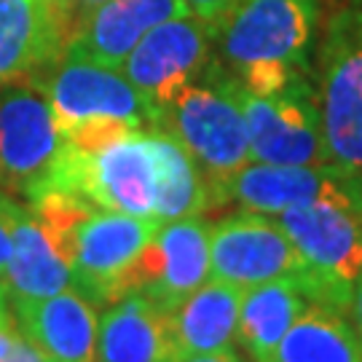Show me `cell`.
<instances>
[{"mask_svg": "<svg viewBox=\"0 0 362 362\" xmlns=\"http://www.w3.org/2000/svg\"><path fill=\"white\" fill-rule=\"evenodd\" d=\"M11 314V298H8V290L0 282V317H8Z\"/></svg>", "mask_w": 362, "mask_h": 362, "instance_id": "obj_32", "label": "cell"}, {"mask_svg": "<svg viewBox=\"0 0 362 362\" xmlns=\"http://www.w3.org/2000/svg\"><path fill=\"white\" fill-rule=\"evenodd\" d=\"M16 196L0 191V282L6 276V266L11 258V209Z\"/></svg>", "mask_w": 362, "mask_h": 362, "instance_id": "obj_23", "label": "cell"}, {"mask_svg": "<svg viewBox=\"0 0 362 362\" xmlns=\"http://www.w3.org/2000/svg\"><path fill=\"white\" fill-rule=\"evenodd\" d=\"M311 298L296 279H274L247 287L239 306L236 349L250 362H274L287 330L309 309Z\"/></svg>", "mask_w": 362, "mask_h": 362, "instance_id": "obj_20", "label": "cell"}, {"mask_svg": "<svg viewBox=\"0 0 362 362\" xmlns=\"http://www.w3.org/2000/svg\"><path fill=\"white\" fill-rule=\"evenodd\" d=\"M153 132L156 161H158V194L156 212L158 223L207 215L209 212V182L199 169L194 156L188 153L167 132Z\"/></svg>", "mask_w": 362, "mask_h": 362, "instance_id": "obj_22", "label": "cell"}, {"mask_svg": "<svg viewBox=\"0 0 362 362\" xmlns=\"http://www.w3.org/2000/svg\"><path fill=\"white\" fill-rule=\"evenodd\" d=\"M46 6L57 13V19L67 27V33H73V25H76V0H46Z\"/></svg>", "mask_w": 362, "mask_h": 362, "instance_id": "obj_27", "label": "cell"}, {"mask_svg": "<svg viewBox=\"0 0 362 362\" xmlns=\"http://www.w3.org/2000/svg\"><path fill=\"white\" fill-rule=\"evenodd\" d=\"M30 207L52 231L73 276V290L94 306L124 296L127 279L158 220L91 207L73 196H43Z\"/></svg>", "mask_w": 362, "mask_h": 362, "instance_id": "obj_2", "label": "cell"}, {"mask_svg": "<svg viewBox=\"0 0 362 362\" xmlns=\"http://www.w3.org/2000/svg\"><path fill=\"white\" fill-rule=\"evenodd\" d=\"M180 357L169 311L143 293H124L103 306L94 362H175Z\"/></svg>", "mask_w": 362, "mask_h": 362, "instance_id": "obj_16", "label": "cell"}, {"mask_svg": "<svg viewBox=\"0 0 362 362\" xmlns=\"http://www.w3.org/2000/svg\"><path fill=\"white\" fill-rule=\"evenodd\" d=\"M215 59V25L194 13L153 27L118 67L156 113Z\"/></svg>", "mask_w": 362, "mask_h": 362, "instance_id": "obj_10", "label": "cell"}, {"mask_svg": "<svg viewBox=\"0 0 362 362\" xmlns=\"http://www.w3.org/2000/svg\"><path fill=\"white\" fill-rule=\"evenodd\" d=\"M33 81L49 100L67 145L97 148L132 132L153 129V110L118 67L76 49L38 70Z\"/></svg>", "mask_w": 362, "mask_h": 362, "instance_id": "obj_3", "label": "cell"}, {"mask_svg": "<svg viewBox=\"0 0 362 362\" xmlns=\"http://www.w3.org/2000/svg\"><path fill=\"white\" fill-rule=\"evenodd\" d=\"M182 3L188 6V11L194 13V16L204 19L209 25H218L239 0H182Z\"/></svg>", "mask_w": 362, "mask_h": 362, "instance_id": "obj_24", "label": "cell"}, {"mask_svg": "<svg viewBox=\"0 0 362 362\" xmlns=\"http://www.w3.org/2000/svg\"><path fill=\"white\" fill-rule=\"evenodd\" d=\"M67 38L46 0H0V83L33 78L62 54Z\"/></svg>", "mask_w": 362, "mask_h": 362, "instance_id": "obj_18", "label": "cell"}, {"mask_svg": "<svg viewBox=\"0 0 362 362\" xmlns=\"http://www.w3.org/2000/svg\"><path fill=\"white\" fill-rule=\"evenodd\" d=\"M314 89L327 164L338 175L362 167V0H346L320 38Z\"/></svg>", "mask_w": 362, "mask_h": 362, "instance_id": "obj_7", "label": "cell"}, {"mask_svg": "<svg viewBox=\"0 0 362 362\" xmlns=\"http://www.w3.org/2000/svg\"><path fill=\"white\" fill-rule=\"evenodd\" d=\"M153 129L167 132L194 156L209 185L231 177L250 161L247 127L233 78L218 57L194 83L177 91L156 113Z\"/></svg>", "mask_w": 362, "mask_h": 362, "instance_id": "obj_6", "label": "cell"}, {"mask_svg": "<svg viewBox=\"0 0 362 362\" xmlns=\"http://www.w3.org/2000/svg\"><path fill=\"white\" fill-rule=\"evenodd\" d=\"M52 194L73 196L110 212L153 218L158 194L153 132H132L97 148H73L65 143L43 196Z\"/></svg>", "mask_w": 362, "mask_h": 362, "instance_id": "obj_5", "label": "cell"}, {"mask_svg": "<svg viewBox=\"0 0 362 362\" xmlns=\"http://www.w3.org/2000/svg\"><path fill=\"white\" fill-rule=\"evenodd\" d=\"M300 258L298 287L311 303L349 314L362 276V212L346 194L322 196L276 215Z\"/></svg>", "mask_w": 362, "mask_h": 362, "instance_id": "obj_4", "label": "cell"}, {"mask_svg": "<svg viewBox=\"0 0 362 362\" xmlns=\"http://www.w3.org/2000/svg\"><path fill=\"white\" fill-rule=\"evenodd\" d=\"M188 13L182 0H105L73 25L65 46L103 65L121 67L153 27Z\"/></svg>", "mask_w": 362, "mask_h": 362, "instance_id": "obj_15", "label": "cell"}, {"mask_svg": "<svg viewBox=\"0 0 362 362\" xmlns=\"http://www.w3.org/2000/svg\"><path fill=\"white\" fill-rule=\"evenodd\" d=\"M0 362H49V360H46V357H43V354H40V351L19 333L16 341L11 344V349L6 351V357H3Z\"/></svg>", "mask_w": 362, "mask_h": 362, "instance_id": "obj_25", "label": "cell"}, {"mask_svg": "<svg viewBox=\"0 0 362 362\" xmlns=\"http://www.w3.org/2000/svg\"><path fill=\"white\" fill-rule=\"evenodd\" d=\"M3 285L11 300L46 298L73 287L70 266L54 242L52 231L22 199H13L11 258L6 266Z\"/></svg>", "mask_w": 362, "mask_h": 362, "instance_id": "obj_17", "label": "cell"}, {"mask_svg": "<svg viewBox=\"0 0 362 362\" xmlns=\"http://www.w3.org/2000/svg\"><path fill=\"white\" fill-rule=\"evenodd\" d=\"M341 177H344V191H346V196L354 202V207L362 212V167L354 169L351 175H341Z\"/></svg>", "mask_w": 362, "mask_h": 362, "instance_id": "obj_28", "label": "cell"}, {"mask_svg": "<svg viewBox=\"0 0 362 362\" xmlns=\"http://www.w3.org/2000/svg\"><path fill=\"white\" fill-rule=\"evenodd\" d=\"M105 0H76V22L83 16V13H89L91 8H97V6H103Z\"/></svg>", "mask_w": 362, "mask_h": 362, "instance_id": "obj_31", "label": "cell"}, {"mask_svg": "<svg viewBox=\"0 0 362 362\" xmlns=\"http://www.w3.org/2000/svg\"><path fill=\"white\" fill-rule=\"evenodd\" d=\"M16 336H19V330H16V322H13V314L0 317V360L6 357V351L11 349Z\"/></svg>", "mask_w": 362, "mask_h": 362, "instance_id": "obj_29", "label": "cell"}, {"mask_svg": "<svg viewBox=\"0 0 362 362\" xmlns=\"http://www.w3.org/2000/svg\"><path fill=\"white\" fill-rule=\"evenodd\" d=\"M320 0H239L215 25V57L255 94H274L311 76Z\"/></svg>", "mask_w": 362, "mask_h": 362, "instance_id": "obj_1", "label": "cell"}, {"mask_svg": "<svg viewBox=\"0 0 362 362\" xmlns=\"http://www.w3.org/2000/svg\"><path fill=\"white\" fill-rule=\"evenodd\" d=\"M16 330L49 362H94L100 314L78 290L11 300Z\"/></svg>", "mask_w": 362, "mask_h": 362, "instance_id": "obj_14", "label": "cell"}, {"mask_svg": "<svg viewBox=\"0 0 362 362\" xmlns=\"http://www.w3.org/2000/svg\"><path fill=\"white\" fill-rule=\"evenodd\" d=\"M274 362H362V336L346 311L309 303L282 338Z\"/></svg>", "mask_w": 362, "mask_h": 362, "instance_id": "obj_21", "label": "cell"}, {"mask_svg": "<svg viewBox=\"0 0 362 362\" xmlns=\"http://www.w3.org/2000/svg\"><path fill=\"white\" fill-rule=\"evenodd\" d=\"M349 320L354 322L357 333L362 336V276L354 285V293H351V303H349Z\"/></svg>", "mask_w": 362, "mask_h": 362, "instance_id": "obj_30", "label": "cell"}, {"mask_svg": "<svg viewBox=\"0 0 362 362\" xmlns=\"http://www.w3.org/2000/svg\"><path fill=\"white\" fill-rule=\"evenodd\" d=\"M209 233L212 223L204 215L158 223L124 293H143L161 309L172 311L209 279Z\"/></svg>", "mask_w": 362, "mask_h": 362, "instance_id": "obj_12", "label": "cell"}, {"mask_svg": "<svg viewBox=\"0 0 362 362\" xmlns=\"http://www.w3.org/2000/svg\"><path fill=\"white\" fill-rule=\"evenodd\" d=\"M338 194H346L344 177L327 164L296 167V164L247 161L231 177L209 185V209L231 204L236 209H250L276 218L290 207Z\"/></svg>", "mask_w": 362, "mask_h": 362, "instance_id": "obj_13", "label": "cell"}, {"mask_svg": "<svg viewBox=\"0 0 362 362\" xmlns=\"http://www.w3.org/2000/svg\"><path fill=\"white\" fill-rule=\"evenodd\" d=\"M209 276L247 287L274 279H300V258L272 215L236 209L212 223L209 233Z\"/></svg>", "mask_w": 362, "mask_h": 362, "instance_id": "obj_11", "label": "cell"}, {"mask_svg": "<svg viewBox=\"0 0 362 362\" xmlns=\"http://www.w3.org/2000/svg\"><path fill=\"white\" fill-rule=\"evenodd\" d=\"M245 290L209 276L169 311L172 336L180 357L236 349V325Z\"/></svg>", "mask_w": 362, "mask_h": 362, "instance_id": "obj_19", "label": "cell"}, {"mask_svg": "<svg viewBox=\"0 0 362 362\" xmlns=\"http://www.w3.org/2000/svg\"><path fill=\"white\" fill-rule=\"evenodd\" d=\"M175 362H250L239 349H226V351H209V354H185L177 357Z\"/></svg>", "mask_w": 362, "mask_h": 362, "instance_id": "obj_26", "label": "cell"}, {"mask_svg": "<svg viewBox=\"0 0 362 362\" xmlns=\"http://www.w3.org/2000/svg\"><path fill=\"white\" fill-rule=\"evenodd\" d=\"M250 143V161L325 167L327 148L314 89V73L274 94L247 91L233 81ZM330 167V164H327Z\"/></svg>", "mask_w": 362, "mask_h": 362, "instance_id": "obj_9", "label": "cell"}, {"mask_svg": "<svg viewBox=\"0 0 362 362\" xmlns=\"http://www.w3.org/2000/svg\"><path fill=\"white\" fill-rule=\"evenodd\" d=\"M65 137L33 81L0 83V191L27 204L46 194Z\"/></svg>", "mask_w": 362, "mask_h": 362, "instance_id": "obj_8", "label": "cell"}]
</instances>
